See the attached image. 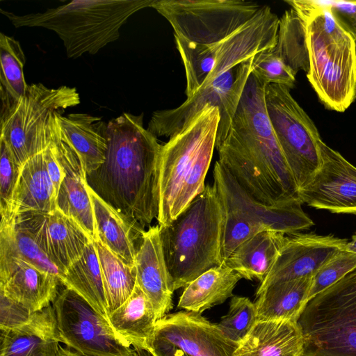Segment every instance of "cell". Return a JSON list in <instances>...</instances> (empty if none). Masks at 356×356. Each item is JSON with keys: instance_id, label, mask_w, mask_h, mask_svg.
<instances>
[{"instance_id": "obj_27", "label": "cell", "mask_w": 356, "mask_h": 356, "mask_svg": "<svg viewBox=\"0 0 356 356\" xmlns=\"http://www.w3.org/2000/svg\"><path fill=\"white\" fill-rule=\"evenodd\" d=\"M107 319L117 336L129 346L146 350L151 348L157 320L137 282L130 297L108 314Z\"/></svg>"}, {"instance_id": "obj_29", "label": "cell", "mask_w": 356, "mask_h": 356, "mask_svg": "<svg viewBox=\"0 0 356 356\" xmlns=\"http://www.w3.org/2000/svg\"><path fill=\"white\" fill-rule=\"evenodd\" d=\"M313 277L277 282L257 296V321L297 322L309 301Z\"/></svg>"}, {"instance_id": "obj_17", "label": "cell", "mask_w": 356, "mask_h": 356, "mask_svg": "<svg viewBox=\"0 0 356 356\" xmlns=\"http://www.w3.org/2000/svg\"><path fill=\"white\" fill-rule=\"evenodd\" d=\"M154 343L174 346L190 356H233L238 346L217 324L186 310L168 314L157 321Z\"/></svg>"}, {"instance_id": "obj_39", "label": "cell", "mask_w": 356, "mask_h": 356, "mask_svg": "<svg viewBox=\"0 0 356 356\" xmlns=\"http://www.w3.org/2000/svg\"><path fill=\"white\" fill-rule=\"evenodd\" d=\"M0 149V211H2L10 203L22 166L17 162L8 145L1 140Z\"/></svg>"}, {"instance_id": "obj_32", "label": "cell", "mask_w": 356, "mask_h": 356, "mask_svg": "<svg viewBox=\"0 0 356 356\" xmlns=\"http://www.w3.org/2000/svg\"><path fill=\"white\" fill-rule=\"evenodd\" d=\"M0 256L22 259L56 277L61 283L63 273L39 245L32 234L10 218H1Z\"/></svg>"}, {"instance_id": "obj_44", "label": "cell", "mask_w": 356, "mask_h": 356, "mask_svg": "<svg viewBox=\"0 0 356 356\" xmlns=\"http://www.w3.org/2000/svg\"><path fill=\"white\" fill-rule=\"evenodd\" d=\"M57 356H83L69 348H65L63 346H60L58 349V352Z\"/></svg>"}, {"instance_id": "obj_22", "label": "cell", "mask_w": 356, "mask_h": 356, "mask_svg": "<svg viewBox=\"0 0 356 356\" xmlns=\"http://www.w3.org/2000/svg\"><path fill=\"white\" fill-rule=\"evenodd\" d=\"M107 123L86 113H56L54 128L57 136L76 153L87 175L104 163L107 149Z\"/></svg>"}, {"instance_id": "obj_36", "label": "cell", "mask_w": 356, "mask_h": 356, "mask_svg": "<svg viewBox=\"0 0 356 356\" xmlns=\"http://www.w3.org/2000/svg\"><path fill=\"white\" fill-rule=\"evenodd\" d=\"M257 321L254 302L248 298L234 296L228 312L217 324L224 335L238 345Z\"/></svg>"}, {"instance_id": "obj_20", "label": "cell", "mask_w": 356, "mask_h": 356, "mask_svg": "<svg viewBox=\"0 0 356 356\" xmlns=\"http://www.w3.org/2000/svg\"><path fill=\"white\" fill-rule=\"evenodd\" d=\"M52 139L65 172L57 195V209L77 222L93 241L99 240L87 175L76 153L56 134Z\"/></svg>"}, {"instance_id": "obj_8", "label": "cell", "mask_w": 356, "mask_h": 356, "mask_svg": "<svg viewBox=\"0 0 356 356\" xmlns=\"http://www.w3.org/2000/svg\"><path fill=\"white\" fill-rule=\"evenodd\" d=\"M279 22L270 7L264 5L245 25L219 42L201 44L175 36L184 66L187 98L235 65L259 52L273 49L277 42Z\"/></svg>"}, {"instance_id": "obj_11", "label": "cell", "mask_w": 356, "mask_h": 356, "mask_svg": "<svg viewBox=\"0 0 356 356\" xmlns=\"http://www.w3.org/2000/svg\"><path fill=\"white\" fill-rule=\"evenodd\" d=\"M288 87L270 83L265 88L268 117L298 191L320 168L322 140L313 121L294 99Z\"/></svg>"}, {"instance_id": "obj_31", "label": "cell", "mask_w": 356, "mask_h": 356, "mask_svg": "<svg viewBox=\"0 0 356 356\" xmlns=\"http://www.w3.org/2000/svg\"><path fill=\"white\" fill-rule=\"evenodd\" d=\"M61 284L79 294L107 318L102 274L94 241L86 246L83 254L67 269Z\"/></svg>"}, {"instance_id": "obj_25", "label": "cell", "mask_w": 356, "mask_h": 356, "mask_svg": "<svg viewBox=\"0 0 356 356\" xmlns=\"http://www.w3.org/2000/svg\"><path fill=\"white\" fill-rule=\"evenodd\" d=\"M303 343L297 322L257 321L233 356H302Z\"/></svg>"}, {"instance_id": "obj_5", "label": "cell", "mask_w": 356, "mask_h": 356, "mask_svg": "<svg viewBox=\"0 0 356 356\" xmlns=\"http://www.w3.org/2000/svg\"><path fill=\"white\" fill-rule=\"evenodd\" d=\"M154 0H75L42 13L24 15L0 9L16 28L42 27L61 39L68 58L95 54L118 39L121 26Z\"/></svg>"}, {"instance_id": "obj_28", "label": "cell", "mask_w": 356, "mask_h": 356, "mask_svg": "<svg viewBox=\"0 0 356 356\" xmlns=\"http://www.w3.org/2000/svg\"><path fill=\"white\" fill-rule=\"evenodd\" d=\"M285 236L274 230L259 232L238 245L223 265L236 271L242 278L261 282L272 268Z\"/></svg>"}, {"instance_id": "obj_19", "label": "cell", "mask_w": 356, "mask_h": 356, "mask_svg": "<svg viewBox=\"0 0 356 356\" xmlns=\"http://www.w3.org/2000/svg\"><path fill=\"white\" fill-rule=\"evenodd\" d=\"M136 282L152 304L159 321L172 308L175 290L164 256L159 225L144 231L138 249Z\"/></svg>"}, {"instance_id": "obj_18", "label": "cell", "mask_w": 356, "mask_h": 356, "mask_svg": "<svg viewBox=\"0 0 356 356\" xmlns=\"http://www.w3.org/2000/svg\"><path fill=\"white\" fill-rule=\"evenodd\" d=\"M1 218L13 219L27 229L63 275L93 241L77 222L58 209Z\"/></svg>"}, {"instance_id": "obj_3", "label": "cell", "mask_w": 356, "mask_h": 356, "mask_svg": "<svg viewBox=\"0 0 356 356\" xmlns=\"http://www.w3.org/2000/svg\"><path fill=\"white\" fill-rule=\"evenodd\" d=\"M219 120V108L208 104L161 146L156 217L160 227L170 225L204 191Z\"/></svg>"}, {"instance_id": "obj_42", "label": "cell", "mask_w": 356, "mask_h": 356, "mask_svg": "<svg viewBox=\"0 0 356 356\" xmlns=\"http://www.w3.org/2000/svg\"><path fill=\"white\" fill-rule=\"evenodd\" d=\"M43 156L47 170L58 195L60 186L65 177V172L53 142L52 135L48 145L43 151Z\"/></svg>"}, {"instance_id": "obj_4", "label": "cell", "mask_w": 356, "mask_h": 356, "mask_svg": "<svg viewBox=\"0 0 356 356\" xmlns=\"http://www.w3.org/2000/svg\"><path fill=\"white\" fill-rule=\"evenodd\" d=\"M305 20L307 79L324 106L345 111L356 99V47L329 9L314 0H286Z\"/></svg>"}, {"instance_id": "obj_14", "label": "cell", "mask_w": 356, "mask_h": 356, "mask_svg": "<svg viewBox=\"0 0 356 356\" xmlns=\"http://www.w3.org/2000/svg\"><path fill=\"white\" fill-rule=\"evenodd\" d=\"M61 343L83 356H132L107 318L74 291L65 287L52 302Z\"/></svg>"}, {"instance_id": "obj_12", "label": "cell", "mask_w": 356, "mask_h": 356, "mask_svg": "<svg viewBox=\"0 0 356 356\" xmlns=\"http://www.w3.org/2000/svg\"><path fill=\"white\" fill-rule=\"evenodd\" d=\"M261 7L257 2L239 0H154L152 6L170 22L175 36L201 44L229 36Z\"/></svg>"}, {"instance_id": "obj_16", "label": "cell", "mask_w": 356, "mask_h": 356, "mask_svg": "<svg viewBox=\"0 0 356 356\" xmlns=\"http://www.w3.org/2000/svg\"><path fill=\"white\" fill-rule=\"evenodd\" d=\"M347 242V239L332 234H286L272 268L256 291V296L275 283L314 277L334 254L344 249Z\"/></svg>"}, {"instance_id": "obj_6", "label": "cell", "mask_w": 356, "mask_h": 356, "mask_svg": "<svg viewBox=\"0 0 356 356\" xmlns=\"http://www.w3.org/2000/svg\"><path fill=\"white\" fill-rule=\"evenodd\" d=\"M221 222L216 188L207 184L175 220L160 227L175 290L185 288L203 273L219 266Z\"/></svg>"}, {"instance_id": "obj_21", "label": "cell", "mask_w": 356, "mask_h": 356, "mask_svg": "<svg viewBox=\"0 0 356 356\" xmlns=\"http://www.w3.org/2000/svg\"><path fill=\"white\" fill-rule=\"evenodd\" d=\"M60 281L22 259L0 256V293L33 312L56 299Z\"/></svg>"}, {"instance_id": "obj_26", "label": "cell", "mask_w": 356, "mask_h": 356, "mask_svg": "<svg viewBox=\"0 0 356 356\" xmlns=\"http://www.w3.org/2000/svg\"><path fill=\"white\" fill-rule=\"evenodd\" d=\"M99 240L126 264L135 267V242L144 229L136 227L124 215L101 197L88 184Z\"/></svg>"}, {"instance_id": "obj_10", "label": "cell", "mask_w": 356, "mask_h": 356, "mask_svg": "<svg viewBox=\"0 0 356 356\" xmlns=\"http://www.w3.org/2000/svg\"><path fill=\"white\" fill-rule=\"evenodd\" d=\"M79 103L75 88H49L41 83L29 85L26 95L0 117V140L8 145L22 166L48 145L54 115Z\"/></svg>"}, {"instance_id": "obj_41", "label": "cell", "mask_w": 356, "mask_h": 356, "mask_svg": "<svg viewBox=\"0 0 356 356\" xmlns=\"http://www.w3.org/2000/svg\"><path fill=\"white\" fill-rule=\"evenodd\" d=\"M0 330H8L28 322L35 313L0 293Z\"/></svg>"}, {"instance_id": "obj_38", "label": "cell", "mask_w": 356, "mask_h": 356, "mask_svg": "<svg viewBox=\"0 0 356 356\" xmlns=\"http://www.w3.org/2000/svg\"><path fill=\"white\" fill-rule=\"evenodd\" d=\"M251 74L264 84L283 85L292 89L296 75L271 49L253 56Z\"/></svg>"}, {"instance_id": "obj_46", "label": "cell", "mask_w": 356, "mask_h": 356, "mask_svg": "<svg viewBox=\"0 0 356 356\" xmlns=\"http://www.w3.org/2000/svg\"><path fill=\"white\" fill-rule=\"evenodd\" d=\"M134 349L135 351L132 356H152V354L146 350L136 348Z\"/></svg>"}, {"instance_id": "obj_35", "label": "cell", "mask_w": 356, "mask_h": 356, "mask_svg": "<svg viewBox=\"0 0 356 356\" xmlns=\"http://www.w3.org/2000/svg\"><path fill=\"white\" fill-rule=\"evenodd\" d=\"M101 267L108 315L131 295L136 284L135 267L126 264L98 240L94 241Z\"/></svg>"}, {"instance_id": "obj_23", "label": "cell", "mask_w": 356, "mask_h": 356, "mask_svg": "<svg viewBox=\"0 0 356 356\" xmlns=\"http://www.w3.org/2000/svg\"><path fill=\"white\" fill-rule=\"evenodd\" d=\"M60 342L51 305L26 323L1 330L0 356H57Z\"/></svg>"}, {"instance_id": "obj_30", "label": "cell", "mask_w": 356, "mask_h": 356, "mask_svg": "<svg viewBox=\"0 0 356 356\" xmlns=\"http://www.w3.org/2000/svg\"><path fill=\"white\" fill-rule=\"evenodd\" d=\"M241 278L226 265L214 266L184 288L177 307L202 314L232 297L233 291Z\"/></svg>"}, {"instance_id": "obj_45", "label": "cell", "mask_w": 356, "mask_h": 356, "mask_svg": "<svg viewBox=\"0 0 356 356\" xmlns=\"http://www.w3.org/2000/svg\"><path fill=\"white\" fill-rule=\"evenodd\" d=\"M344 250L356 254V233L353 235L350 241L346 243Z\"/></svg>"}, {"instance_id": "obj_33", "label": "cell", "mask_w": 356, "mask_h": 356, "mask_svg": "<svg viewBox=\"0 0 356 356\" xmlns=\"http://www.w3.org/2000/svg\"><path fill=\"white\" fill-rule=\"evenodd\" d=\"M25 55L19 41L0 33L1 117L24 97L29 88L24 75Z\"/></svg>"}, {"instance_id": "obj_43", "label": "cell", "mask_w": 356, "mask_h": 356, "mask_svg": "<svg viewBox=\"0 0 356 356\" xmlns=\"http://www.w3.org/2000/svg\"><path fill=\"white\" fill-rule=\"evenodd\" d=\"M147 351L152 356H190L174 346L154 343Z\"/></svg>"}, {"instance_id": "obj_40", "label": "cell", "mask_w": 356, "mask_h": 356, "mask_svg": "<svg viewBox=\"0 0 356 356\" xmlns=\"http://www.w3.org/2000/svg\"><path fill=\"white\" fill-rule=\"evenodd\" d=\"M330 10L337 22L352 38L356 47V1L314 0Z\"/></svg>"}, {"instance_id": "obj_15", "label": "cell", "mask_w": 356, "mask_h": 356, "mask_svg": "<svg viewBox=\"0 0 356 356\" xmlns=\"http://www.w3.org/2000/svg\"><path fill=\"white\" fill-rule=\"evenodd\" d=\"M319 147L321 167L298 191L299 199L317 209L356 215V167L323 140Z\"/></svg>"}, {"instance_id": "obj_2", "label": "cell", "mask_w": 356, "mask_h": 356, "mask_svg": "<svg viewBox=\"0 0 356 356\" xmlns=\"http://www.w3.org/2000/svg\"><path fill=\"white\" fill-rule=\"evenodd\" d=\"M143 116L124 113L108 121L104 163L87 175L89 186L141 229L158 215L162 146Z\"/></svg>"}, {"instance_id": "obj_7", "label": "cell", "mask_w": 356, "mask_h": 356, "mask_svg": "<svg viewBox=\"0 0 356 356\" xmlns=\"http://www.w3.org/2000/svg\"><path fill=\"white\" fill-rule=\"evenodd\" d=\"M213 175L222 213L219 265L259 232L274 230L289 234L314 225L302 210L299 198L275 206L262 204L245 192L218 161Z\"/></svg>"}, {"instance_id": "obj_34", "label": "cell", "mask_w": 356, "mask_h": 356, "mask_svg": "<svg viewBox=\"0 0 356 356\" xmlns=\"http://www.w3.org/2000/svg\"><path fill=\"white\" fill-rule=\"evenodd\" d=\"M271 50L296 76L300 70L308 72L306 22L293 8L280 18L277 42Z\"/></svg>"}, {"instance_id": "obj_24", "label": "cell", "mask_w": 356, "mask_h": 356, "mask_svg": "<svg viewBox=\"0 0 356 356\" xmlns=\"http://www.w3.org/2000/svg\"><path fill=\"white\" fill-rule=\"evenodd\" d=\"M57 193L47 170L43 152L26 161L8 207L1 217L27 212L51 213L57 209Z\"/></svg>"}, {"instance_id": "obj_37", "label": "cell", "mask_w": 356, "mask_h": 356, "mask_svg": "<svg viewBox=\"0 0 356 356\" xmlns=\"http://www.w3.org/2000/svg\"><path fill=\"white\" fill-rule=\"evenodd\" d=\"M356 268V254L343 250L334 254L312 278L309 300Z\"/></svg>"}, {"instance_id": "obj_1", "label": "cell", "mask_w": 356, "mask_h": 356, "mask_svg": "<svg viewBox=\"0 0 356 356\" xmlns=\"http://www.w3.org/2000/svg\"><path fill=\"white\" fill-rule=\"evenodd\" d=\"M266 84L250 74L217 160L252 197L270 206L299 198L265 102Z\"/></svg>"}, {"instance_id": "obj_13", "label": "cell", "mask_w": 356, "mask_h": 356, "mask_svg": "<svg viewBox=\"0 0 356 356\" xmlns=\"http://www.w3.org/2000/svg\"><path fill=\"white\" fill-rule=\"evenodd\" d=\"M252 58L202 85L179 106L154 111L147 129L156 137H172L185 129L207 105L219 108L215 148L227 138L232 119L252 71Z\"/></svg>"}, {"instance_id": "obj_9", "label": "cell", "mask_w": 356, "mask_h": 356, "mask_svg": "<svg viewBox=\"0 0 356 356\" xmlns=\"http://www.w3.org/2000/svg\"><path fill=\"white\" fill-rule=\"evenodd\" d=\"M297 323L302 356H356V268L310 299Z\"/></svg>"}]
</instances>
